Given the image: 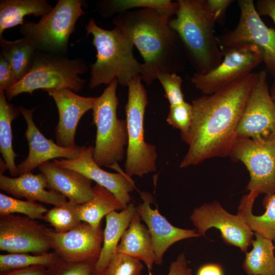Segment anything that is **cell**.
<instances>
[{"instance_id":"7c38bea8","label":"cell","mask_w":275,"mask_h":275,"mask_svg":"<svg viewBox=\"0 0 275 275\" xmlns=\"http://www.w3.org/2000/svg\"><path fill=\"white\" fill-rule=\"evenodd\" d=\"M275 133V102L267 82V72H258L240 118L237 136L260 140Z\"/></svg>"},{"instance_id":"603a6c76","label":"cell","mask_w":275,"mask_h":275,"mask_svg":"<svg viewBox=\"0 0 275 275\" xmlns=\"http://www.w3.org/2000/svg\"><path fill=\"white\" fill-rule=\"evenodd\" d=\"M136 210L134 204L129 203L121 212L114 211L105 216L106 226L103 231L102 247L96 263L94 275H100L117 253L118 242Z\"/></svg>"},{"instance_id":"7bdbcfd3","label":"cell","mask_w":275,"mask_h":275,"mask_svg":"<svg viewBox=\"0 0 275 275\" xmlns=\"http://www.w3.org/2000/svg\"><path fill=\"white\" fill-rule=\"evenodd\" d=\"M197 275H224L221 266L216 263L206 264L201 266Z\"/></svg>"},{"instance_id":"836d02e7","label":"cell","mask_w":275,"mask_h":275,"mask_svg":"<svg viewBox=\"0 0 275 275\" xmlns=\"http://www.w3.org/2000/svg\"><path fill=\"white\" fill-rule=\"evenodd\" d=\"M193 120V106L187 102L170 106L167 122L180 130L181 140L187 144Z\"/></svg>"},{"instance_id":"d6986e66","label":"cell","mask_w":275,"mask_h":275,"mask_svg":"<svg viewBox=\"0 0 275 275\" xmlns=\"http://www.w3.org/2000/svg\"><path fill=\"white\" fill-rule=\"evenodd\" d=\"M140 194L143 203L139 204L136 210L151 234L155 255V263L160 265L164 253L172 244L184 239L201 235L197 229H184L173 226L160 214L158 208H151L150 204L153 201L151 194L141 191Z\"/></svg>"},{"instance_id":"ac0fdd59","label":"cell","mask_w":275,"mask_h":275,"mask_svg":"<svg viewBox=\"0 0 275 275\" xmlns=\"http://www.w3.org/2000/svg\"><path fill=\"white\" fill-rule=\"evenodd\" d=\"M27 125L25 132L29 152L28 157L17 166L18 176L31 173L42 163L58 158L73 159L79 155L82 146L75 148H67L56 144L51 139H47L35 125L33 114L35 107L31 109L18 107Z\"/></svg>"},{"instance_id":"ba28073f","label":"cell","mask_w":275,"mask_h":275,"mask_svg":"<svg viewBox=\"0 0 275 275\" xmlns=\"http://www.w3.org/2000/svg\"><path fill=\"white\" fill-rule=\"evenodd\" d=\"M86 13L79 0H59L38 22L25 20L20 33L32 41L36 50L66 57L68 42L77 19Z\"/></svg>"},{"instance_id":"d6a6232c","label":"cell","mask_w":275,"mask_h":275,"mask_svg":"<svg viewBox=\"0 0 275 275\" xmlns=\"http://www.w3.org/2000/svg\"><path fill=\"white\" fill-rule=\"evenodd\" d=\"M48 210L36 202L23 201L0 193V215L19 213L33 219H42Z\"/></svg>"},{"instance_id":"83f0119b","label":"cell","mask_w":275,"mask_h":275,"mask_svg":"<svg viewBox=\"0 0 275 275\" xmlns=\"http://www.w3.org/2000/svg\"><path fill=\"white\" fill-rule=\"evenodd\" d=\"M253 240V249L246 252L242 264L249 275H275V256L272 240L258 233Z\"/></svg>"},{"instance_id":"2e32d148","label":"cell","mask_w":275,"mask_h":275,"mask_svg":"<svg viewBox=\"0 0 275 275\" xmlns=\"http://www.w3.org/2000/svg\"><path fill=\"white\" fill-rule=\"evenodd\" d=\"M94 147L82 146L78 157L73 159H54L58 167L77 171L113 193L125 206L130 202V193L135 188L134 181L125 172L117 173L101 169L93 159Z\"/></svg>"},{"instance_id":"ee69618b","label":"cell","mask_w":275,"mask_h":275,"mask_svg":"<svg viewBox=\"0 0 275 275\" xmlns=\"http://www.w3.org/2000/svg\"><path fill=\"white\" fill-rule=\"evenodd\" d=\"M269 91L271 97L275 102V75H274V80Z\"/></svg>"},{"instance_id":"8992f818","label":"cell","mask_w":275,"mask_h":275,"mask_svg":"<svg viewBox=\"0 0 275 275\" xmlns=\"http://www.w3.org/2000/svg\"><path fill=\"white\" fill-rule=\"evenodd\" d=\"M118 82L114 79L96 97L93 110V124L96 127L93 159L100 167L117 170L118 162L124 156L125 146L128 144L126 120L117 116L119 104L116 90Z\"/></svg>"},{"instance_id":"6da1fadb","label":"cell","mask_w":275,"mask_h":275,"mask_svg":"<svg viewBox=\"0 0 275 275\" xmlns=\"http://www.w3.org/2000/svg\"><path fill=\"white\" fill-rule=\"evenodd\" d=\"M258 76V73L251 72L220 90L193 100L188 148L179 164L181 168L197 166L213 157L229 156Z\"/></svg>"},{"instance_id":"30bf717a","label":"cell","mask_w":275,"mask_h":275,"mask_svg":"<svg viewBox=\"0 0 275 275\" xmlns=\"http://www.w3.org/2000/svg\"><path fill=\"white\" fill-rule=\"evenodd\" d=\"M229 157L246 168L249 192L258 195L275 193V133L260 140L237 138Z\"/></svg>"},{"instance_id":"f35d334b","label":"cell","mask_w":275,"mask_h":275,"mask_svg":"<svg viewBox=\"0 0 275 275\" xmlns=\"http://www.w3.org/2000/svg\"><path fill=\"white\" fill-rule=\"evenodd\" d=\"M209 12L216 22L224 18L227 8L234 2L233 0H206Z\"/></svg>"},{"instance_id":"cb8c5ba5","label":"cell","mask_w":275,"mask_h":275,"mask_svg":"<svg viewBox=\"0 0 275 275\" xmlns=\"http://www.w3.org/2000/svg\"><path fill=\"white\" fill-rule=\"evenodd\" d=\"M258 196L253 192L243 196L237 208V213L243 217L253 232L275 241V193L265 195L263 200L265 211L262 215H255L252 209Z\"/></svg>"},{"instance_id":"74e56055","label":"cell","mask_w":275,"mask_h":275,"mask_svg":"<svg viewBox=\"0 0 275 275\" xmlns=\"http://www.w3.org/2000/svg\"><path fill=\"white\" fill-rule=\"evenodd\" d=\"M18 82L11 66L2 54L0 56V90L5 91Z\"/></svg>"},{"instance_id":"5b68a950","label":"cell","mask_w":275,"mask_h":275,"mask_svg":"<svg viewBox=\"0 0 275 275\" xmlns=\"http://www.w3.org/2000/svg\"><path fill=\"white\" fill-rule=\"evenodd\" d=\"M88 69L86 62L81 59H69L36 50L30 72L20 80L4 92L10 100L23 93L32 95L38 89H69L73 92L82 90L85 79L80 74Z\"/></svg>"},{"instance_id":"f546056e","label":"cell","mask_w":275,"mask_h":275,"mask_svg":"<svg viewBox=\"0 0 275 275\" xmlns=\"http://www.w3.org/2000/svg\"><path fill=\"white\" fill-rule=\"evenodd\" d=\"M98 7L101 14L107 16L130 10L148 8L171 19L176 15L178 4L170 0H117L100 2Z\"/></svg>"},{"instance_id":"4316f807","label":"cell","mask_w":275,"mask_h":275,"mask_svg":"<svg viewBox=\"0 0 275 275\" xmlns=\"http://www.w3.org/2000/svg\"><path fill=\"white\" fill-rule=\"evenodd\" d=\"M1 54L8 61L17 81L30 72L36 48L31 40L23 37L14 41L0 37Z\"/></svg>"},{"instance_id":"4fadbf2b","label":"cell","mask_w":275,"mask_h":275,"mask_svg":"<svg viewBox=\"0 0 275 275\" xmlns=\"http://www.w3.org/2000/svg\"><path fill=\"white\" fill-rule=\"evenodd\" d=\"M190 219L201 236L211 228L218 229L224 241L246 253L255 233L239 214H232L217 202L205 203L195 208Z\"/></svg>"},{"instance_id":"f1b7e54d","label":"cell","mask_w":275,"mask_h":275,"mask_svg":"<svg viewBox=\"0 0 275 275\" xmlns=\"http://www.w3.org/2000/svg\"><path fill=\"white\" fill-rule=\"evenodd\" d=\"M20 113L18 107L8 102L5 92L0 90V151L7 169L12 176L18 175L15 161L17 155L12 147L11 124Z\"/></svg>"},{"instance_id":"52a82bcc","label":"cell","mask_w":275,"mask_h":275,"mask_svg":"<svg viewBox=\"0 0 275 275\" xmlns=\"http://www.w3.org/2000/svg\"><path fill=\"white\" fill-rule=\"evenodd\" d=\"M125 105L128 144L125 173L130 177L144 175L156 171L157 155L155 146L145 140L144 120L148 104L145 88L139 75L131 80Z\"/></svg>"},{"instance_id":"9c48e42d","label":"cell","mask_w":275,"mask_h":275,"mask_svg":"<svg viewBox=\"0 0 275 275\" xmlns=\"http://www.w3.org/2000/svg\"><path fill=\"white\" fill-rule=\"evenodd\" d=\"M240 14L235 29L217 37L221 49L250 46L260 53L267 70L275 75V30L261 19L253 0H239Z\"/></svg>"},{"instance_id":"1f68e13d","label":"cell","mask_w":275,"mask_h":275,"mask_svg":"<svg viewBox=\"0 0 275 275\" xmlns=\"http://www.w3.org/2000/svg\"><path fill=\"white\" fill-rule=\"evenodd\" d=\"M59 258L54 251L34 255L28 253L1 254L0 272L37 265L48 267Z\"/></svg>"},{"instance_id":"b9f144b4","label":"cell","mask_w":275,"mask_h":275,"mask_svg":"<svg viewBox=\"0 0 275 275\" xmlns=\"http://www.w3.org/2000/svg\"><path fill=\"white\" fill-rule=\"evenodd\" d=\"M47 267L41 265L0 272V275H45Z\"/></svg>"},{"instance_id":"4dcf8cb0","label":"cell","mask_w":275,"mask_h":275,"mask_svg":"<svg viewBox=\"0 0 275 275\" xmlns=\"http://www.w3.org/2000/svg\"><path fill=\"white\" fill-rule=\"evenodd\" d=\"M80 205L67 201L48 210L42 219L49 223L56 232H67L81 222Z\"/></svg>"},{"instance_id":"277c9868","label":"cell","mask_w":275,"mask_h":275,"mask_svg":"<svg viewBox=\"0 0 275 275\" xmlns=\"http://www.w3.org/2000/svg\"><path fill=\"white\" fill-rule=\"evenodd\" d=\"M85 28L87 35L93 36L92 44L97 51L96 61L90 65V89L108 85L115 79L120 85L127 86L131 80L140 75L142 63L133 56L132 42L119 28L105 30L91 19Z\"/></svg>"},{"instance_id":"3957f363","label":"cell","mask_w":275,"mask_h":275,"mask_svg":"<svg viewBox=\"0 0 275 275\" xmlns=\"http://www.w3.org/2000/svg\"><path fill=\"white\" fill-rule=\"evenodd\" d=\"M176 16L169 21L179 36L187 60L197 73H206L223 59L213 28L215 20L209 11L206 0H178Z\"/></svg>"},{"instance_id":"44dd1931","label":"cell","mask_w":275,"mask_h":275,"mask_svg":"<svg viewBox=\"0 0 275 275\" xmlns=\"http://www.w3.org/2000/svg\"><path fill=\"white\" fill-rule=\"evenodd\" d=\"M46 179L42 173H28L17 177L0 174V188L15 198H25L28 201L58 205L67 201L63 195L47 190ZM48 189V188H47Z\"/></svg>"},{"instance_id":"ab89813d","label":"cell","mask_w":275,"mask_h":275,"mask_svg":"<svg viewBox=\"0 0 275 275\" xmlns=\"http://www.w3.org/2000/svg\"><path fill=\"white\" fill-rule=\"evenodd\" d=\"M168 275H193L191 269L188 266L184 253L180 254L170 265Z\"/></svg>"},{"instance_id":"e575fe53","label":"cell","mask_w":275,"mask_h":275,"mask_svg":"<svg viewBox=\"0 0 275 275\" xmlns=\"http://www.w3.org/2000/svg\"><path fill=\"white\" fill-rule=\"evenodd\" d=\"M143 267L140 260L117 253L100 275H141Z\"/></svg>"},{"instance_id":"ffe728a7","label":"cell","mask_w":275,"mask_h":275,"mask_svg":"<svg viewBox=\"0 0 275 275\" xmlns=\"http://www.w3.org/2000/svg\"><path fill=\"white\" fill-rule=\"evenodd\" d=\"M38 169L46 179L48 189L57 191L68 201L78 204L92 198V180L81 173L59 167L50 161L42 163Z\"/></svg>"},{"instance_id":"7402d4cb","label":"cell","mask_w":275,"mask_h":275,"mask_svg":"<svg viewBox=\"0 0 275 275\" xmlns=\"http://www.w3.org/2000/svg\"><path fill=\"white\" fill-rule=\"evenodd\" d=\"M141 219L136 210L122 236L117 253L143 261L150 271L155 261V255L151 234L148 228L141 223Z\"/></svg>"},{"instance_id":"5bb4252c","label":"cell","mask_w":275,"mask_h":275,"mask_svg":"<svg viewBox=\"0 0 275 275\" xmlns=\"http://www.w3.org/2000/svg\"><path fill=\"white\" fill-rule=\"evenodd\" d=\"M47 228L26 216L0 215V250L9 253L41 254L51 249Z\"/></svg>"},{"instance_id":"60d3db41","label":"cell","mask_w":275,"mask_h":275,"mask_svg":"<svg viewBox=\"0 0 275 275\" xmlns=\"http://www.w3.org/2000/svg\"><path fill=\"white\" fill-rule=\"evenodd\" d=\"M255 5L260 16L269 17L275 24V0H258Z\"/></svg>"},{"instance_id":"8d00e7d4","label":"cell","mask_w":275,"mask_h":275,"mask_svg":"<svg viewBox=\"0 0 275 275\" xmlns=\"http://www.w3.org/2000/svg\"><path fill=\"white\" fill-rule=\"evenodd\" d=\"M158 79L164 91L170 106L179 104L184 102V95L181 90L182 79L177 73L160 72L157 74Z\"/></svg>"},{"instance_id":"e0dca14e","label":"cell","mask_w":275,"mask_h":275,"mask_svg":"<svg viewBox=\"0 0 275 275\" xmlns=\"http://www.w3.org/2000/svg\"><path fill=\"white\" fill-rule=\"evenodd\" d=\"M45 91L52 97L58 110L59 121L54 129L57 144L64 148H77L75 136L78 123L92 109L96 97L81 96L66 88Z\"/></svg>"},{"instance_id":"d4e9b609","label":"cell","mask_w":275,"mask_h":275,"mask_svg":"<svg viewBox=\"0 0 275 275\" xmlns=\"http://www.w3.org/2000/svg\"><path fill=\"white\" fill-rule=\"evenodd\" d=\"M53 7L45 0H2L0 3V37L9 28L21 25L26 15L43 16Z\"/></svg>"},{"instance_id":"484cf974","label":"cell","mask_w":275,"mask_h":275,"mask_svg":"<svg viewBox=\"0 0 275 275\" xmlns=\"http://www.w3.org/2000/svg\"><path fill=\"white\" fill-rule=\"evenodd\" d=\"M93 191L92 198L80 205L79 214L81 222L95 228L101 227L100 222L104 216L126 207L113 193L98 184L93 186Z\"/></svg>"},{"instance_id":"d590c367","label":"cell","mask_w":275,"mask_h":275,"mask_svg":"<svg viewBox=\"0 0 275 275\" xmlns=\"http://www.w3.org/2000/svg\"><path fill=\"white\" fill-rule=\"evenodd\" d=\"M96 263L71 262L61 258L47 267L45 275H94Z\"/></svg>"},{"instance_id":"8fae6325","label":"cell","mask_w":275,"mask_h":275,"mask_svg":"<svg viewBox=\"0 0 275 275\" xmlns=\"http://www.w3.org/2000/svg\"><path fill=\"white\" fill-rule=\"evenodd\" d=\"M222 62L206 73H195L190 79L203 95H210L229 86L252 72L263 62L258 50L253 47L242 46L221 49Z\"/></svg>"},{"instance_id":"9a60e30c","label":"cell","mask_w":275,"mask_h":275,"mask_svg":"<svg viewBox=\"0 0 275 275\" xmlns=\"http://www.w3.org/2000/svg\"><path fill=\"white\" fill-rule=\"evenodd\" d=\"M103 231L101 227L95 228L81 222L66 232L48 228L46 232L51 249L60 258L71 262L96 263L102 247Z\"/></svg>"},{"instance_id":"7a4b0ae2","label":"cell","mask_w":275,"mask_h":275,"mask_svg":"<svg viewBox=\"0 0 275 275\" xmlns=\"http://www.w3.org/2000/svg\"><path fill=\"white\" fill-rule=\"evenodd\" d=\"M169 17L155 10L142 8L118 14L113 23L131 40L144 63L140 77L147 85L158 72L177 73L187 60L179 36L169 25Z\"/></svg>"}]
</instances>
